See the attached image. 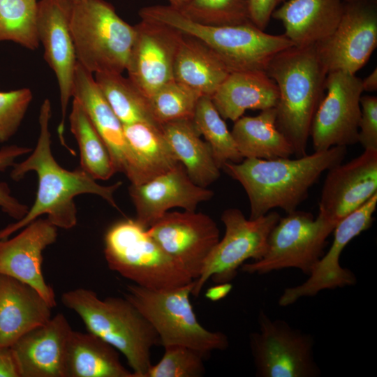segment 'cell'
I'll list each match as a JSON object with an SVG mask.
<instances>
[{
  "label": "cell",
  "mask_w": 377,
  "mask_h": 377,
  "mask_svg": "<svg viewBox=\"0 0 377 377\" xmlns=\"http://www.w3.org/2000/svg\"><path fill=\"white\" fill-rule=\"evenodd\" d=\"M51 103L46 98L40 110V133L36 147L25 160L15 163L10 172L11 179L15 181L22 179L29 172L36 173L38 185L35 201L23 218L0 230V239L8 238L44 214L58 228L68 230L75 227L77 210L74 198L79 195H98L118 208L114 194L122 185L121 182L101 185L80 168L68 170L57 162L51 150Z\"/></svg>",
  "instance_id": "1"
},
{
  "label": "cell",
  "mask_w": 377,
  "mask_h": 377,
  "mask_svg": "<svg viewBox=\"0 0 377 377\" xmlns=\"http://www.w3.org/2000/svg\"><path fill=\"white\" fill-rule=\"evenodd\" d=\"M346 151V147L334 146L295 159L244 158L239 163L227 162L222 168L244 188L249 219H256L274 208L287 213L295 210L321 175L341 163Z\"/></svg>",
  "instance_id": "2"
},
{
  "label": "cell",
  "mask_w": 377,
  "mask_h": 377,
  "mask_svg": "<svg viewBox=\"0 0 377 377\" xmlns=\"http://www.w3.org/2000/svg\"><path fill=\"white\" fill-rule=\"evenodd\" d=\"M265 72L279 91L276 128L292 146L294 154L304 156L313 117L325 96L327 77L316 45L292 46L280 52Z\"/></svg>",
  "instance_id": "3"
},
{
  "label": "cell",
  "mask_w": 377,
  "mask_h": 377,
  "mask_svg": "<svg viewBox=\"0 0 377 377\" xmlns=\"http://www.w3.org/2000/svg\"><path fill=\"white\" fill-rule=\"evenodd\" d=\"M61 302L82 319L87 331L110 344L126 357L135 377H145L151 353L159 345L150 323L126 297L100 299L91 290L79 288L64 293Z\"/></svg>",
  "instance_id": "4"
},
{
  "label": "cell",
  "mask_w": 377,
  "mask_h": 377,
  "mask_svg": "<svg viewBox=\"0 0 377 377\" xmlns=\"http://www.w3.org/2000/svg\"><path fill=\"white\" fill-rule=\"evenodd\" d=\"M141 19L154 21L195 37L206 44L230 72L265 71L280 52L294 46L284 35L267 34L251 22L237 25L211 26L195 22L170 5L142 8Z\"/></svg>",
  "instance_id": "5"
},
{
  "label": "cell",
  "mask_w": 377,
  "mask_h": 377,
  "mask_svg": "<svg viewBox=\"0 0 377 377\" xmlns=\"http://www.w3.org/2000/svg\"><path fill=\"white\" fill-rule=\"evenodd\" d=\"M70 31L77 62L93 73H122L126 68L135 30L105 0L72 3Z\"/></svg>",
  "instance_id": "6"
},
{
  "label": "cell",
  "mask_w": 377,
  "mask_h": 377,
  "mask_svg": "<svg viewBox=\"0 0 377 377\" xmlns=\"http://www.w3.org/2000/svg\"><path fill=\"white\" fill-rule=\"evenodd\" d=\"M104 255L111 270L142 287L170 289L195 280L135 219L119 221L108 229Z\"/></svg>",
  "instance_id": "7"
},
{
  "label": "cell",
  "mask_w": 377,
  "mask_h": 377,
  "mask_svg": "<svg viewBox=\"0 0 377 377\" xmlns=\"http://www.w3.org/2000/svg\"><path fill=\"white\" fill-rule=\"evenodd\" d=\"M193 283L162 290L133 283L127 286L124 297L152 325L159 345L187 346L206 357L214 350L228 348L229 341L225 334L209 331L198 322L190 300Z\"/></svg>",
  "instance_id": "8"
},
{
  "label": "cell",
  "mask_w": 377,
  "mask_h": 377,
  "mask_svg": "<svg viewBox=\"0 0 377 377\" xmlns=\"http://www.w3.org/2000/svg\"><path fill=\"white\" fill-rule=\"evenodd\" d=\"M280 217L271 230L264 256L241 270L253 274H265L286 268H296L309 275L323 256L327 239L337 223L322 214L314 218L309 212L294 210Z\"/></svg>",
  "instance_id": "9"
},
{
  "label": "cell",
  "mask_w": 377,
  "mask_h": 377,
  "mask_svg": "<svg viewBox=\"0 0 377 377\" xmlns=\"http://www.w3.org/2000/svg\"><path fill=\"white\" fill-rule=\"evenodd\" d=\"M280 217L276 212L270 211L256 219H247L239 209L223 211L221 219L225 226L224 236L194 280L191 295L198 297L210 278L215 283L230 282L246 260H260L266 251L269 235Z\"/></svg>",
  "instance_id": "10"
},
{
  "label": "cell",
  "mask_w": 377,
  "mask_h": 377,
  "mask_svg": "<svg viewBox=\"0 0 377 377\" xmlns=\"http://www.w3.org/2000/svg\"><path fill=\"white\" fill-rule=\"evenodd\" d=\"M259 331L250 334L249 345L259 377H318L320 370L313 357L311 334L285 320H272L263 310Z\"/></svg>",
  "instance_id": "11"
},
{
  "label": "cell",
  "mask_w": 377,
  "mask_h": 377,
  "mask_svg": "<svg viewBox=\"0 0 377 377\" xmlns=\"http://www.w3.org/2000/svg\"><path fill=\"white\" fill-rule=\"evenodd\" d=\"M326 94L313 117L310 136L314 151L358 142L361 117L362 80L355 74L333 71L327 74Z\"/></svg>",
  "instance_id": "12"
},
{
  "label": "cell",
  "mask_w": 377,
  "mask_h": 377,
  "mask_svg": "<svg viewBox=\"0 0 377 377\" xmlns=\"http://www.w3.org/2000/svg\"><path fill=\"white\" fill-rule=\"evenodd\" d=\"M376 45L377 6L376 0H372L344 3L337 28L316 48L327 74L339 71L355 74Z\"/></svg>",
  "instance_id": "13"
},
{
  "label": "cell",
  "mask_w": 377,
  "mask_h": 377,
  "mask_svg": "<svg viewBox=\"0 0 377 377\" xmlns=\"http://www.w3.org/2000/svg\"><path fill=\"white\" fill-rule=\"evenodd\" d=\"M73 2L69 0H39L37 31L44 48V58L55 74L60 96L61 119L58 126L61 144L73 154L64 138L68 105L73 96V80L77 63L70 31L69 21Z\"/></svg>",
  "instance_id": "14"
},
{
  "label": "cell",
  "mask_w": 377,
  "mask_h": 377,
  "mask_svg": "<svg viewBox=\"0 0 377 377\" xmlns=\"http://www.w3.org/2000/svg\"><path fill=\"white\" fill-rule=\"evenodd\" d=\"M134 27L126 71L130 81L149 98L174 80L175 59L184 34L162 23L142 19Z\"/></svg>",
  "instance_id": "15"
},
{
  "label": "cell",
  "mask_w": 377,
  "mask_h": 377,
  "mask_svg": "<svg viewBox=\"0 0 377 377\" xmlns=\"http://www.w3.org/2000/svg\"><path fill=\"white\" fill-rule=\"evenodd\" d=\"M171 258L196 279L215 245L219 230L208 215L195 212H167L147 229Z\"/></svg>",
  "instance_id": "16"
},
{
  "label": "cell",
  "mask_w": 377,
  "mask_h": 377,
  "mask_svg": "<svg viewBox=\"0 0 377 377\" xmlns=\"http://www.w3.org/2000/svg\"><path fill=\"white\" fill-rule=\"evenodd\" d=\"M376 206L377 193L337 223L333 230V242L328 251L316 263L306 281L283 290L279 299L280 306L290 305L302 297H314L323 290L343 288L356 283L357 279L354 274L343 268L339 259L348 243L371 226Z\"/></svg>",
  "instance_id": "17"
},
{
  "label": "cell",
  "mask_w": 377,
  "mask_h": 377,
  "mask_svg": "<svg viewBox=\"0 0 377 377\" xmlns=\"http://www.w3.org/2000/svg\"><path fill=\"white\" fill-rule=\"evenodd\" d=\"M57 229L47 219L38 218L15 237L0 239V273L34 288L52 308L57 302L43 276V253L56 242Z\"/></svg>",
  "instance_id": "18"
},
{
  "label": "cell",
  "mask_w": 377,
  "mask_h": 377,
  "mask_svg": "<svg viewBox=\"0 0 377 377\" xmlns=\"http://www.w3.org/2000/svg\"><path fill=\"white\" fill-rule=\"evenodd\" d=\"M377 193V149H364L357 157L327 170L319 213L338 223Z\"/></svg>",
  "instance_id": "19"
},
{
  "label": "cell",
  "mask_w": 377,
  "mask_h": 377,
  "mask_svg": "<svg viewBox=\"0 0 377 377\" xmlns=\"http://www.w3.org/2000/svg\"><path fill=\"white\" fill-rule=\"evenodd\" d=\"M128 191L135 208V219L147 229L170 209L195 212L200 203L214 195L212 191L195 184L181 163L145 183L131 184Z\"/></svg>",
  "instance_id": "20"
},
{
  "label": "cell",
  "mask_w": 377,
  "mask_h": 377,
  "mask_svg": "<svg viewBox=\"0 0 377 377\" xmlns=\"http://www.w3.org/2000/svg\"><path fill=\"white\" fill-rule=\"evenodd\" d=\"M73 330L61 313L29 331L10 348L20 377H66L65 362Z\"/></svg>",
  "instance_id": "21"
},
{
  "label": "cell",
  "mask_w": 377,
  "mask_h": 377,
  "mask_svg": "<svg viewBox=\"0 0 377 377\" xmlns=\"http://www.w3.org/2000/svg\"><path fill=\"white\" fill-rule=\"evenodd\" d=\"M72 98L77 99L83 106L109 151L116 172H122L128 177L132 170L133 156L123 124L108 104L93 74L78 62Z\"/></svg>",
  "instance_id": "22"
},
{
  "label": "cell",
  "mask_w": 377,
  "mask_h": 377,
  "mask_svg": "<svg viewBox=\"0 0 377 377\" xmlns=\"http://www.w3.org/2000/svg\"><path fill=\"white\" fill-rule=\"evenodd\" d=\"M51 309L34 288L0 273V348L47 322Z\"/></svg>",
  "instance_id": "23"
},
{
  "label": "cell",
  "mask_w": 377,
  "mask_h": 377,
  "mask_svg": "<svg viewBox=\"0 0 377 377\" xmlns=\"http://www.w3.org/2000/svg\"><path fill=\"white\" fill-rule=\"evenodd\" d=\"M343 0H288L272 17L282 22L284 35L295 47L316 45L330 36L341 18Z\"/></svg>",
  "instance_id": "24"
},
{
  "label": "cell",
  "mask_w": 377,
  "mask_h": 377,
  "mask_svg": "<svg viewBox=\"0 0 377 377\" xmlns=\"http://www.w3.org/2000/svg\"><path fill=\"white\" fill-rule=\"evenodd\" d=\"M211 98L223 119L235 121L247 110L275 108L279 91L265 71H234L230 73Z\"/></svg>",
  "instance_id": "25"
},
{
  "label": "cell",
  "mask_w": 377,
  "mask_h": 377,
  "mask_svg": "<svg viewBox=\"0 0 377 377\" xmlns=\"http://www.w3.org/2000/svg\"><path fill=\"white\" fill-rule=\"evenodd\" d=\"M133 156L128 179L139 185L168 172L179 162L176 158L161 126L147 123L123 125Z\"/></svg>",
  "instance_id": "26"
},
{
  "label": "cell",
  "mask_w": 377,
  "mask_h": 377,
  "mask_svg": "<svg viewBox=\"0 0 377 377\" xmlns=\"http://www.w3.org/2000/svg\"><path fill=\"white\" fill-rule=\"evenodd\" d=\"M183 34L175 59L174 80L212 97L230 72L206 44Z\"/></svg>",
  "instance_id": "27"
},
{
  "label": "cell",
  "mask_w": 377,
  "mask_h": 377,
  "mask_svg": "<svg viewBox=\"0 0 377 377\" xmlns=\"http://www.w3.org/2000/svg\"><path fill=\"white\" fill-rule=\"evenodd\" d=\"M117 351L92 333L73 330L66 348V377H135L121 364Z\"/></svg>",
  "instance_id": "28"
},
{
  "label": "cell",
  "mask_w": 377,
  "mask_h": 377,
  "mask_svg": "<svg viewBox=\"0 0 377 377\" xmlns=\"http://www.w3.org/2000/svg\"><path fill=\"white\" fill-rule=\"evenodd\" d=\"M161 128L176 158L195 184L207 188L219 178L221 168L212 149L200 138L191 119L168 121Z\"/></svg>",
  "instance_id": "29"
},
{
  "label": "cell",
  "mask_w": 377,
  "mask_h": 377,
  "mask_svg": "<svg viewBox=\"0 0 377 377\" xmlns=\"http://www.w3.org/2000/svg\"><path fill=\"white\" fill-rule=\"evenodd\" d=\"M276 109L261 110L255 117L242 116L231 131L243 158H290L293 149L276 126Z\"/></svg>",
  "instance_id": "30"
},
{
  "label": "cell",
  "mask_w": 377,
  "mask_h": 377,
  "mask_svg": "<svg viewBox=\"0 0 377 377\" xmlns=\"http://www.w3.org/2000/svg\"><path fill=\"white\" fill-rule=\"evenodd\" d=\"M71 131L79 147L80 168L96 180H108L115 168L109 151L80 101L73 98Z\"/></svg>",
  "instance_id": "31"
},
{
  "label": "cell",
  "mask_w": 377,
  "mask_h": 377,
  "mask_svg": "<svg viewBox=\"0 0 377 377\" xmlns=\"http://www.w3.org/2000/svg\"><path fill=\"white\" fill-rule=\"evenodd\" d=\"M94 79L123 125L147 123L161 126L152 117L149 99L122 73H97Z\"/></svg>",
  "instance_id": "32"
},
{
  "label": "cell",
  "mask_w": 377,
  "mask_h": 377,
  "mask_svg": "<svg viewBox=\"0 0 377 377\" xmlns=\"http://www.w3.org/2000/svg\"><path fill=\"white\" fill-rule=\"evenodd\" d=\"M191 121L198 133L210 146L220 168L227 162L239 163L244 159L210 96L200 98Z\"/></svg>",
  "instance_id": "33"
},
{
  "label": "cell",
  "mask_w": 377,
  "mask_h": 377,
  "mask_svg": "<svg viewBox=\"0 0 377 377\" xmlns=\"http://www.w3.org/2000/svg\"><path fill=\"white\" fill-rule=\"evenodd\" d=\"M38 0H0V42H13L29 50L38 48Z\"/></svg>",
  "instance_id": "34"
},
{
  "label": "cell",
  "mask_w": 377,
  "mask_h": 377,
  "mask_svg": "<svg viewBox=\"0 0 377 377\" xmlns=\"http://www.w3.org/2000/svg\"><path fill=\"white\" fill-rule=\"evenodd\" d=\"M201 96L195 90L172 80L148 98L152 117L159 126L177 119H192Z\"/></svg>",
  "instance_id": "35"
},
{
  "label": "cell",
  "mask_w": 377,
  "mask_h": 377,
  "mask_svg": "<svg viewBox=\"0 0 377 377\" xmlns=\"http://www.w3.org/2000/svg\"><path fill=\"white\" fill-rule=\"evenodd\" d=\"M180 10L191 20L211 26L249 22V0H190Z\"/></svg>",
  "instance_id": "36"
},
{
  "label": "cell",
  "mask_w": 377,
  "mask_h": 377,
  "mask_svg": "<svg viewBox=\"0 0 377 377\" xmlns=\"http://www.w3.org/2000/svg\"><path fill=\"white\" fill-rule=\"evenodd\" d=\"M164 353L156 364H151L145 377H200L205 372L200 352L187 346L164 347Z\"/></svg>",
  "instance_id": "37"
},
{
  "label": "cell",
  "mask_w": 377,
  "mask_h": 377,
  "mask_svg": "<svg viewBox=\"0 0 377 377\" xmlns=\"http://www.w3.org/2000/svg\"><path fill=\"white\" fill-rule=\"evenodd\" d=\"M32 99L29 88L0 91V142L8 141L17 131Z\"/></svg>",
  "instance_id": "38"
},
{
  "label": "cell",
  "mask_w": 377,
  "mask_h": 377,
  "mask_svg": "<svg viewBox=\"0 0 377 377\" xmlns=\"http://www.w3.org/2000/svg\"><path fill=\"white\" fill-rule=\"evenodd\" d=\"M32 149L16 145H7L0 149V171L13 167L20 156L31 152ZM0 208L9 216L18 221L23 218L29 208L11 195L8 185L0 182Z\"/></svg>",
  "instance_id": "39"
},
{
  "label": "cell",
  "mask_w": 377,
  "mask_h": 377,
  "mask_svg": "<svg viewBox=\"0 0 377 377\" xmlns=\"http://www.w3.org/2000/svg\"><path fill=\"white\" fill-rule=\"evenodd\" d=\"M360 102L361 117L358 142L364 149H377V98L362 96Z\"/></svg>",
  "instance_id": "40"
},
{
  "label": "cell",
  "mask_w": 377,
  "mask_h": 377,
  "mask_svg": "<svg viewBox=\"0 0 377 377\" xmlns=\"http://www.w3.org/2000/svg\"><path fill=\"white\" fill-rule=\"evenodd\" d=\"M286 0H249V20L265 30L275 9Z\"/></svg>",
  "instance_id": "41"
},
{
  "label": "cell",
  "mask_w": 377,
  "mask_h": 377,
  "mask_svg": "<svg viewBox=\"0 0 377 377\" xmlns=\"http://www.w3.org/2000/svg\"><path fill=\"white\" fill-rule=\"evenodd\" d=\"M0 377H20L19 369L10 348H0Z\"/></svg>",
  "instance_id": "42"
},
{
  "label": "cell",
  "mask_w": 377,
  "mask_h": 377,
  "mask_svg": "<svg viewBox=\"0 0 377 377\" xmlns=\"http://www.w3.org/2000/svg\"><path fill=\"white\" fill-rule=\"evenodd\" d=\"M232 289V285L230 282L216 283L207 290L205 297L212 302H217L226 297Z\"/></svg>",
  "instance_id": "43"
},
{
  "label": "cell",
  "mask_w": 377,
  "mask_h": 377,
  "mask_svg": "<svg viewBox=\"0 0 377 377\" xmlns=\"http://www.w3.org/2000/svg\"><path fill=\"white\" fill-rule=\"evenodd\" d=\"M363 91H376L377 89V69L374 71L364 80H362Z\"/></svg>",
  "instance_id": "44"
},
{
  "label": "cell",
  "mask_w": 377,
  "mask_h": 377,
  "mask_svg": "<svg viewBox=\"0 0 377 377\" xmlns=\"http://www.w3.org/2000/svg\"><path fill=\"white\" fill-rule=\"evenodd\" d=\"M170 3L169 5L177 8L178 9L182 8L184 6H186L190 0H168Z\"/></svg>",
  "instance_id": "45"
},
{
  "label": "cell",
  "mask_w": 377,
  "mask_h": 377,
  "mask_svg": "<svg viewBox=\"0 0 377 377\" xmlns=\"http://www.w3.org/2000/svg\"><path fill=\"white\" fill-rule=\"evenodd\" d=\"M372 1V0H343L344 3H355V2H359V1Z\"/></svg>",
  "instance_id": "46"
},
{
  "label": "cell",
  "mask_w": 377,
  "mask_h": 377,
  "mask_svg": "<svg viewBox=\"0 0 377 377\" xmlns=\"http://www.w3.org/2000/svg\"><path fill=\"white\" fill-rule=\"evenodd\" d=\"M69 1H71V2H74V1H75L77 0H69Z\"/></svg>",
  "instance_id": "47"
}]
</instances>
